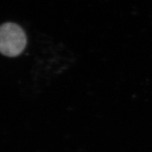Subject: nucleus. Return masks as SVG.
<instances>
[{"instance_id": "1", "label": "nucleus", "mask_w": 152, "mask_h": 152, "mask_svg": "<svg viewBox=\"0 0 152 152\" xmlns=\"http://www.w3.org/2000/svg\"><path fill=\"white\" fill-rule=\"evenodd\" d=\"M27 38L22 28L17 23L5 22L0 27V51L3 55L15 57L25 49Z\"/></svg>"}]
</instances>
